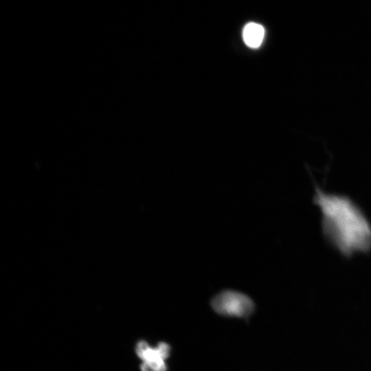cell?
I'll use <instances>...</instances> for the list:
<instances>
[{"instance_id": "4", "label": "cell", "mask_w": 371, "mask_h": 371, "mask_svg": "<svg viewBox=\"0 0 371 371\" xmlns=\"http://www.w3.org/2000/svg\"><path fill=\"white\" fill-rule=\"evenodd\" d=\"M142 371H166L167 367L164 359L154 361H144L141 365Z\"/></svg>"}, {"instance_id": "3", "label": "cell", "mask_w": 371, "mask_h": 371, "mask_svg": "<svg viewBox=\"0 0 371 371\" xmlns=\"http://www.w3.org/2000/svg\"><path fill=\"white\" fill-rule=\"evenodd\" d=\"M265 36L264 27L256 23H247L243 31V37L245 44L251 48L260 46Z\"/></svg>"}, {"instance_id": "1", "label": "cell", "mask_w": 371, "mask_h": 371, "mask_svg": "<svg viewBox=\"0 0 371 371\" xmlns=\"http://www.w3.org/2000/svg\"><path fill=\"white\" fill-rule=\"evenodd\" d=\"M315 202L322 212L324 235L341 254L350 256L371 247V225L350 199L317 188Z\"/></svg>"}, {"instance_id": "2", "label": "cell", "mask_w": 371, "mask_h": 371, "mask_svg": "<svg viewBox=\"0 0 371 371\" xmlns=\"http://www.w3.org/2000/svg\"><path fill=\"white\" fill-rule=\"evenodd\" d=\"M211 305L220 315L239 317L249 316L254 309V304L248 296L233 291L219 293L212 298Z\"/></svg>"}, {"instance_id": "5", "label": "cell", "mask_w": 371, "mask_h": 371, "mask_svg": "<svg viewBox=\"0 0 371 371\" xmlns=\"http://www.w3.org/2000/svg\"><path fill=\"white\" fill-rule=\"evenodd\" d=\"M157 348L164 359H166L169 357L170 348L167 344L161 342L159 344Z\"/></svg>"}]
</instances>
